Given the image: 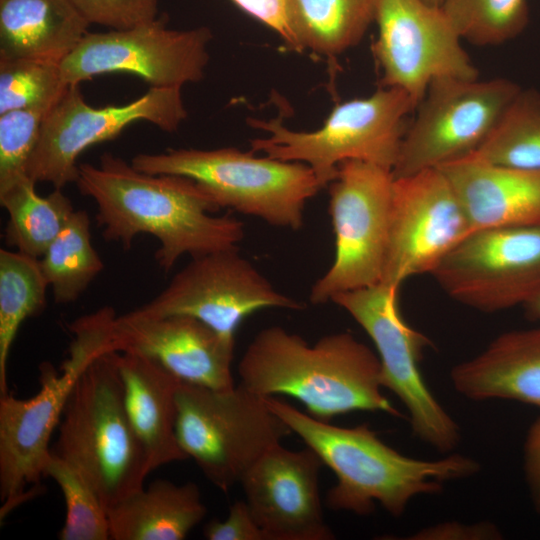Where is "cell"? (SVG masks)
<instances>
[{
    "instance_id": "cell-1",
    "label": "cell",
    "mask_w": 540,
    "mask_h": 540,
    "mask_svg": "<svg viewBox=\"0 0 540 540\" xmlns=\"http://www.w3.org/2000/svg\"><path fill=\"white\" fill-rule=\"evenodd\" d=\"M75 183L94 200L104 239L129 249L138 234L152 235L159 241L155 259L164 272L183 255L237 247L244 238V224L214 215L220 207L188 177L145 173L104 153L98 165L79 164Z\"/></svg>"
},
{
    "instance_id": "cell-2",
    "label": "cell",
    "mask_w": 540,
    "mask_h": 540,
    "mask_svg": "<svg viewBox=\"0 0 540 540\" xmlns=\"http://www.w3.org/2000/svg\"><path fill=\"white\" fill-rule=\"evenodd\" d=\"M238 373L250 391L290 396L322 421L352 411L402 416L381 391L378 355L349 332L328 334L310 345L280 326L264 328L244 351Z\"/></svg>"
},
{
    "instance_id": "cell-3",
    "label": "cell",
    "mask_w": 540,
    "mask_h": 540,
    "mask_svg": "<svg viewBox=\"0 0 540 540\" xmlns=\"http://www.w3.org/2000/svg\"><path fill=\"white\" fill-rule=\"evenodd\" d=\"M266 402L335 473L337 483L326 496L327 506L335 511L367 515L377 502L398 517L415 496L437 494L444 482L470 477L480 468L476 460L460 454L437 460L409 457L385 444L366 423L339 427L274 396Z\"/></svg>"
},
{
    "instance_id": "cell-4",
    "label": "cell",
    "mask_w": 540,
    "mask_h": 540,
    "mask_svg": "<svg viewBox=\"0 0 540 540\" xmlns=\"http://www.w3.org/2000/svg\"><path fill=\"white\" fill-rule=\"evenodd\" d=\"M116 312L106 306L76 319L68 354L59 371L45 362L40 390L28 399L0 396V519L37 495L50 456L52 433L83 371L102 354L115 351Z\"/></svg>"
},
{
    "instance_id": "cell-5",
    "label": "cell",
    "mask_w": 540,
    "mask_h": 540,
    "mask_svg": "<svg viewBox=\"0 0 540 540\" xmlns=\"http://www.w3.org/2000/svg\"><path fill=\"white\" fill-rule=\"evenodd\" d=\"M51 449L75 467L107 513L144 487V449L127 414L116 351L83 371L65 405Z\"/></svg>"
},
{
    "instance_id": "cell-6",
    "label": "cell",
    "mask_w": 540,
    "mask_h": 540,
    "mask_svg": "<svg viewBox=\"0 0 540 540\" xmlns=\"http://www.w3.org/2000/svg\"><path fill=\"white\" fill-rule=\"evenodd\" d=\"M131 164L149 174L188 177L220 208L293 230L303 226L306 202L321 189L313 170L304 163L256 157L253 151L232 147L140 153Z\"/></svg>"
},
{
    "instance_id": "cell-7",
    "label": "cell",
    "mask_w": 540,
    "mask_h": 540,
    "mask_svg": "<svg viewBox=\"0 0 540 540\" xmlns=\"http://www.w3.org/2000/svg\"><path fill=\"white\" fill-rule=\"evenodd\" d=\"M415 108L403 90L381 87L368 97L337 105L315 131L291 130L277 119H252V126L269 136L251 140V151L308 165L321 188L337 177L338 166L347 160L393 170Z\"/></svg>"
},
{
    "instance_id": "cell-8",
    "label": "cell",
    "mask_w": 540,
    "mask_h": 540,
    "mask_svg": "<svg viewBox=\"0 0 540 540\" xmlns=\"http://www.w3.org/2000/svg\"><path fill=\"white\" fill-rule=\"evenodd\" d=\"M178 443L204 476L228 492L270 448L291 434L266 402L242 384L212 389L181 382L176 392Z\"/></svg>"
},
{
    "instance_id": "cell-9",
    "label": "cell",
    "mask_w": 540,
    "mask_h": 540,
    "mask_svg": "<svg viewBox=\"0 0 540 540\" xmlns=\"http://www.w3.org/2000/svg\"><path fill=\"white\" fill-rule=\"evenodd\" d=\"M521 89L506 78L432 81L408 123L394 178L474 154Z\"/></svg>"
},
{
    "instance_id": "cell-10",
    "label": "cell",
    "mask_w": 540,
    "mask_h": 540,
    "mask_svg": "<svg viewBox=\"0 0 540 540\" xmlns=\"http://www.w3.org/2000/svg\"><path fill=\"white\" fill-rule=\"evenodd\" d=\"M394 176L385 167L347 160L329 184L335 258L312 286L309 300L323 304L342 292L381 282L388 246Z\"/></svg>"
},
{
    "instance_id": "cell-11",
    "label": "cell",
    "mask_w": 540,
    "mask_h": 540,
    "mask_svg": "<svg viewBox=\"0 0 540 540\" xmlns=\"http://www.w3.org/2000/svg\"><path fill=\"white\" fill-rule=\"evenodd\" d=\"M398 293L399 288L378 283L338 293L330 301L347 311L372 339L381 364V385L407 409L414 435L447 453L460 441L459 427L423 379L419 363L431 341L403 319Z\"/></svg>"
},
{
    "instance_id": "cell-12",
    "label": "cell",
    "mask_w": 540,
    "mask_h": 540,
    "mask_svg": "<svg viewBox=\"0 0 540 540\" xmlns=\"http://www.w3.org/2000/svg\"><path fill=\"white\" fill-rule=\"evenodd\" d=\"M186 117L180 87H149L127 104L93 107L83 99L79 85L68 86L44 118L27 174L36 183L62 189L76 182L77 160L87 148L115 138L137 121L173 132Z\"/></svg>"
},
{
    "instance_id": "cell-13",
    "label": "cell",
    "mask_w": 540,
    "mask_h": 540,
    "mask_svg": "<svg viewBox=\"0 0 540 540\" xmlns=\"http://www.w3.org/2000/svg\"><path fill=\"white\" fill-rule=\"evenodd\" d=\"M212 33L207 27L168 29L163 19L122 30L87 33L60 64L67 86L105 73L125 72L149 87H180L204 77Z\"/></svg>"
},
{
    "instance_id": "cell-14",
    "label": "cell",
    "mask_w": 540,
    "mask_h": 540,
    "mask_svg": "<svg viewBox=\"0 0 540 540\" xmlns=\"http://www.w3.org/2000/svg\"><path fill=\"white\" fill-rule=\"evenodd\" d=\"M265 308L303 310L305 304L277 291L237 246L192 257L158 295L132 312L191 316L234 339L241 322Z\"/></svg>"
},
{
    "instance_id": "cell-15",
    "label": "cell",
    "mask_w": 540,
    "mask_h": 540,
    "mask_svg": "<svg viewBox=\"0 0 540 540\" xmlns=\"http://www.w3.org/2000/svg\"><path fill=\"white\" fill-rule=\"evenodd\" d=\"M469 307L494 312L540 294V225L473 231L432 272Z\"/></svg>"
},
{
    "instance_id": "cell-16",
    "label": "cell",
    "mask_w": 540,
    "mask_h": 540,
    "mask_svg": "<svg viewBox=\"0 0 540 540\" xmlns=\"http://www.w3.org/2000/svg\"><path fill=\"white\" fill-rule=\"evenodd\" d=\"M373 53L381 87L407 93L417 106L438 78H478L462 39L440 6L425 0H379Z\"/></svg>"
},
{
    "instance_id": "cell-17",
    "label": "cell",
    "mask_w": 540,
    "mask_h": 540,
    "mask_svg": "<svg viewBox=\"0 0 540 540\" xmlns=\"http://www.w3.org/2000/svg\"><path fill=\"white\" fill-rule=\"evenodd\" d=\"M472 228L445 174L438 168L394 178L388 246L380 283L400 288L430 273Z\"/></svg>"
},
{
    "instance_id": "cell-18",
    "label": "cell",
    "mask_w": 540,
    "mask_h": 540,
    "mask_svg": "<svg viewBox=\"0 0 540 540\" xmlns=\"http://www.w3.org/2000/svg\"><path fill=\"white\" fill-rule=\"evenodd\" d=\"M323 462L309 447L281 443L267 450L243 475L245 501L266 540H331L319 492Z\"/></svg>"
},
{
    "instance_id": "cell-19",
    "label": "cell",
    "mask_w": 540,
    "mask_h": 540,
    "mask_svg": "<svg viewBox=\"0 0 540 540\" xmlns=\"http://www.w3.org/2000/svg\"><path fill=\"white\" fill-rule=\"evenodd\" d=\"M235 339L186 315L142 316L130 311L116 316V352H132L157 361L180 381L212 389L234 387Z\"/></svg>"
},
{
    "instance_id": "cell-20",
    "label": "cell",
    "mask_w": 540,
    "mask_h": 540,
    "mask_svg": "<svg viewBox=\"0 0 540 540\" xmlns=\"http://www.w3.org/2000/svg\"><path fill=\"white\" fill-rule=\"evenodd\" d=\"M473 231L540 225V172L488 162L475 154L439 167Z\"/></svg>"
},
{
    "instance_id": "cell-21",
    "label": "cell",
    "mask_w": 540,
    "mask_h": 540,
    "mask_svg": "<svg viewBox=\"0 0 540 540\" xmlns=\"http://www.w3.org/2000/svg\"><path fill=\"white\" fill-rule=\"evenodd\" d=\"M130 422L144 449L149 473L188 457L176 436V392L182 381L142 354L116 352Z\"/></svg>"
},
{
    "instance_id": "cell-22",
    "label": "cell",
    "mask_w": 540,
    "mask_h": 540,
    "mask_svg": "<svg viewBox=\"0 0 540 540\" xmlns=\"http://www.w3.org/2000/svg\"><path fill=\"white\" fill-rule=\"evenodd\" d=\"M454 388L468 399H508L540 409V327L498 336L478 356L451 371Z\"/></svg>"
},
{
    "instance_id": "cell-23",
    "label": "cell",
    "mask_w": 540,
    "mask_h": 540,
    "mask_svg": "<svg viewBox=\"0 0 540 540\" xmlns=\"http://www.w3.org/2000/svg\"><path fill=\"white\" fill-rule=\"evenodd\" d=\"M89 25L69 0H0V59L61 64Z\"/></svg>"
},
{
    "instance_id": "cell-24",
    "label": "cell",
    "mask_w": 540,
    "mask_h": 540,
    "mask_svg": "<svg viewBox=\"0 0 540 540\" xmlns=\"http://www.w3.org/2000/svg\"><path fill=\"white\" fill-rule=\"evenodd\" d=\"M206 514L195 483L157 479L108 512L110 540H182Z\"/></svg>"
},
{
    "instance_id": "cell-25",
    "label": "cell",
    "mask_w": 540,
    "mask_h": 540,
    "mask_svg": "<svg viewBox=\"0 0 540 540\" xmlns=\"http://www.w3.org/2000/svg\"><path fill=\"white\" fill-rule=\"evenodd\" d=\"M379 0H286L295 50L336 56L360 42Z\"/></svg>"
},
{
    "instance_id": "cell-26",
    "label": "cell",
    "mask_w": 540,
    "mask_h": 540,
    "mask_svg": "<svg viewBox=\"0 0 540 540\" xmlns=\"http://www.w3.org/2000/svg\"><path fill=\"white\" fill-rule=\"evenodd\" d=\"M36 182L26 178L0 193L8 213L5 242L17 251L40 259L75 211L62 189L40 196Z\"/></svg>"
},
{
    "instance_id": "cell-27",
    "label": "cell",
    "mask_w": 540,
    "mask_h": 540,
    "mask_svg": "<svg viewBox=\"0 0 540 540\" xmlns=\"http://www.w3.org/2000/svg\"><path fill=\"white\" fill-rule=\"evenodd\" d=\"M48 288L39 259L0 249V395L8 393L7 365L18 330L44 309Z\"/></svg>"
},
{
    "instance_id": "cell-28",
    "label": "cell",
    "mask_w": 540,
    "mask_h": 540,
    "mask_svg": "<svg viewBox=\"0 0 540 540\" xmlns=\"http://www.w3.org/2000/svg\"><path fill=\"white\" fill-rule=\"evenodd\" d=\"M57 304L76 301L102 271L103 262L91 242L90 218L74 211L39 259Z\"/></svg>"
},
{
    "instance_id": "cell-29",
    "label": "cell",
    "mask_w": 540,
    "mask_h": 540,
    "mask_svg": "<svg viewBox=\"0 0 540 540\" xmlns=\"http://www.w3.org/2000/svg\"><path fill=\"white\" fill-rule=\"evenodd\" d=\"M474 154L497 165L540 172V93L521 89Z\"/></svg>"
},
{
    "instance_id": "cell-30",
    "label": "cell",
    "mask_w": 540,
    "mask_h": 540,
    "mask_svg": "<svg viewBox=\"0 0 540 540\" xmlns=\"http://www.w3.org/2000/svg\"><path fill=\"white\" fill-rule=\"evenodd\" d=\"M441 9L462 40L478 46L503 44L527 26V0H443Z\"/></svg>"
},
{
    "instance_id": "cell-31",
    "label": "cell",
    "mask_w": 540,
    "mask_h": 540,
    "mask_svg": "<svg viewBox=\"0 0 540 540\" xmlns=\"http://www.w3.org/2000/svg\"><path fill=\"white\" fill-rule=\"evenodd\" d=\"M44 476L57 483L65 500V521L58 534L60 540H110L108 513L92 486L75 467L51 450Z\"/></svg>"
},
{
    "instance_id": "cell-32",
    "label": "cell",
    "mask_w": 540,
    "mask_h": 540,
    "mask_svg": "<svg viewBox=\"0 0 540 540\" xmlns=\"http://www.w3.org/2000/svg\"><path fill=\"white\" fill-rule=\"evenodd\" d=\"M68 86L60 64L31 59H0V114L50 108Z\"/></svg>"
},
{
    "instance_id": "cell-33",
    "label": "cell",
    "mask_w": 540,
    "mask_h": 540,
    "mask_svg": "<svg viewBox=\"0 0 540 540\" xmlns=\"http://www.w3.org/2000/svg\"><path fill=\"white\" fill-rule=\"evenodd\" d=\"M50 108L16 109L0 114V193L29 177L28 163Z\"/></svg>"
},
{
    "instance_id": "cell-34",
    "label": "cell",
    "mask_w": 540,
    "mask_h": 540,
    "mask_svg": "<svg viewBox=\"0 0 540 540\" xmlns=\"http://www.w3.org/2000/svg\"><path fill=\"white\" fill-rule=\"evenodd\" d=\"M89 24L122 30L157 18L158 0H69Z\"/></svg>"
},
{
    "instance_id": "cell-35",
    "label": "cell",
    "mask_w": 540,
    "mask_h": 540,
    "mask_svg": "<svg viewBox=\"0 0 540 540\" xmlns=\"http://www.w3.org/2000/svg\"><path fill=\"white\" fill-rule=\"evenodd\" d=\"M203 536L208 540H266L245 500L234 502L223 521L206 523Z\"/></svg>"
},
{
    "instance_id": "cell-36",
    "label": "cell",
    "mask_w": 540,
    "mask_h": 540,
    "mask_svg": "<svg viewBox=\"0 0 540 540\" xmlns=\"http://www.w3.org/2000/svg\"><path fill=\"white\" fill-rule=\"evenodd\" d=\"M501 533L494 524L479 522L463 524L457 521L443 522L417 531L409 539L414 540H475L500 539Z\"/></svg>"
},
{
    "instance_id": "cell-37",
    "label": "cell",
    "mask_w": 540,
    "mask_h": 540,
    "mask_svg": "<svg viewBox=\"0 0 540 540\" xmlns=\"http://www.w3.org/2000/svg\"><path fill=\"white\" fill-rule=\"evenodd\" d=\"M240 9L277 32L293 49L286 0H231Z\"/></svg>"
},
{
    "instance_id": "cell-38",
    "label": "cell",
    "mask_w": 540,
    "mask_h": 540,
    "mask_svg": "<svg viewBox=\"0 0 540 540\" xmlns=\"http://www.w3.org/2000/svg\"><path fill=\"white\" fill-rule=\"evenodd\" d=\"M524 471L533 504L540 512V417L527 432L524 444Z\"/></svg>"
},
{
    "instance_id": "cell-39",
    "label": "cell",
    "mask_w": 540,
    "mask_h": 540,
    "mask_svg": "<svg viewBox=\"0 0 540 540\" xmlns=\"http://www.w3.org/2000/svg\"><path fill=\"white\" fill-rule=\"evenodd\" d=\"M529 318L540 322V294L524 305Z\"/></svg>"
},
{
    "instance_id": "cell-40",
    "label": "cell",
    "mask_w": 540,
    "mask_h": 540,
    "mask_svg": "<svg viewBox=\"0 0 540 540\" xmlns=\"http://www.w3.org/2000/svg\"><path fill=\"white\" fill-rule=\"evenodd\" d=\"M425 1L432 5L440 6L443 0H425Z\"/></svg>"
}]
</instances>
